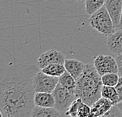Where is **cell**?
I'll use <instances>...</instances> for the list:
<instances>
[{"label": "cell", "instance_id": "cell-1", "mask_svg": "<svg viewBox=\"0 0 122 117\" xmlns=\"http://www.w3.org/2000/svg\"><path fill=\"white\" fill-rule=\"evenodd\" d=\"M39 70L38 65H17L2 69L0 117L30 116L35 106L33 79Z\"/></svg>", "mask_w": 122, "mask_h": 117}, {"label": "cell", "instance_id": "cell-2", "mask_svg": "<svg viewBox=\"0 0 122 117\" xmlns=\"http://www.w3.org/2000/svg\"><path fill=\"white\" fill-rule=\"evenodd\" d=\"M101 76L92 64H85L82 74L76 79L75 94L85 103L92 106L100 98L102 87Z\"/></svg>", "mask_w": 122, "mask_h": 117}, {"label": "cell", "instance_id": "cell-3", "mask_svg": "<svg viewBox=\"0 0 122 117\" xmlns=\"http://www.w3.org/2000/svg\"><path fill=\"white\" fill-rule=\"evenodd\" d=\"M89 23L94 29L106 37H109L116 32L113 21L105 6L91 15Z\"/></svg>", "mask_w": 122, "mask_h": 117}, {"label": "cell", "instance_id": "cell-4", "mask_svg": "<svg viewBox=\"0 0 122 117\" xmlns=\"http://www.w3.org/2000/svg\"><path fill=\"white\" fill-rule=\"evenodd\" d=\"M52 94L56 101L55 108L66 116V111L71 106L72 102L77 98L75 90L67 89L58 83L56 87L52 92Z\"/></svg>", "mask_w": 122, "mask_h": 117}, {"label": "cell", "instance_id": "cell-5", "mask_svg": "<svg viewBox=\"0 0 122 117\" xmlns=\"http://www.w3.org/2000/svg\"><path fill=\"white\" fill-rule=\"evenodd\" d=\"M59 83V77L51 76L44 73L40 69L33 79V86L35 92H49L52 93Z\"/></svg>", "mask_w": 122, "mask_h": 117}, {"label": "cell", "instance_id": "cell-6", "mask_svg": "<svg viewBox=\"0 0 122 117\" xmlns=\"http://www.w3.org/2000/svg\"><path fill=\"white\" fill-rule=\"evenodd\" d=\"M94 65L102 76V75L109 72H116L118 73V64L117 59L110 55L99 54L94 57Z\"/></svg>", "mask_w": 122, "mask_h": 117}, {"label": "cell", "instance_id": "cell-7", "mask_svg": "<svg viewBox=\"0 0 122 117\" xmlns=\"http://www.w3.org/2000/svg\"><path fill=\"white\" fill-rule=\"evenodd\" d=\"M65 60L66 58L64 57V54L62 52L57 50L56 49L52 48L42 53L40 55V57L38 58L37 65L40 69H41L51 64L59 63L64 65Z\"/></svg>", "mask_w": 122, "mask_h": 117}, {"label": "cell", "instance_id": "cell-8", "mask_svg": "<svg viewBox=\"0 0 122 117\" xmlns=\"http://www.w3.org/2000/svg\"><path fill=\"white\" fill-rule=\"evenodd\" d=\"M114 104L106 97H101L91 106V116L92 117L104 116L106 113L109 112Z\"/></svg>", "mask_w": 122, "mask_h": 117}, {"label": "cell", "instance_id": "cell-9", "mask_svg": "<svg viewBox=\"0 0 122 117\" xmlns=\"http://www.w3.org/2000/svg\"><path fill=\"white\" fill-rule=\"evenodd\" d=\"M104 6L111 17L116 29H117L122 11V0H106Z\"/></svg>", "mask_w": 122, "mask_h": 117}, {"label": "cell", "instance_id": "cell-10", "mask_svg": "<svg viewBox=\"0 0 122 117\" xmlns=\"http://www.w3.org/2000/svg\"><path fill=\"white\" fill-rule=\"evenodd\" d=\"M107 46L116 55L122 54V30H118L110 35L107 39Z\"/></svg>", "mask_w": 122, "mask_h": 117}, {"label": "cell", "instance_id": "cell-11", "mask_svg": "<svg viewBox=\"0 0 122 117\" xmlns=\"http://www.w3.org/2000/svg\"><path fill=\"white\" fill-rule=\"evenodd\" d=\"M34 101L35 105L40 107L52 108L56 104L53 94L49 92H35Z\"/></svg>", "mask_w": 122, "mask_h": 117}, {"label": "cell", "instance_id": "cell-12", "mask_svg": "<svg viewBox=\"0 0 122 117\" xmlns=\"http://www.w3.org/2000/svg\"><path fill=\"white\" fill-rule=\"evenodd\" d=\"M66 71L68 72L75 79H77L85 69V64L75 59H66L64 62Z\"/></svg>", "mask_w": 122, "mask_h": 117}, {"label": "cell", "instance_id": "cell-13", "mask_svg": "<svg viewBox=\"0 0 122 117\" xmlns=\"http://www.w3.org/2000/svg\"><path fill=\"white\" fill-rule=\"evenodd\" d=\"M30 116L32 117H58L65 116L63 113L59 112L55 107L46 108L35 105L33 108Z\"/></svg>", "mask_w": 122, "mask_h": 117}, {"label": "cell", "instance_id": "cell-14", "mask_svg": "<svg viewBox=\"0 0 122 117\" xmlns=\"http://www.w3.org/2000/svg\"><path fill=\"white\" fill-rule=\"evenodd\" d=\"M44 73L49 75L51 76L54 77H60L66 72L65 66L63 64H51L49 65H47L45 68L41 69Z\"/></svg>", "mask_w": 122, "mask_h": 117}, {"label": "cell", "instance_id": "cell-15", "mask_svg": "<svg viewBox=\"0 0 122 117\" xmlns=\"http://www.w3.org/2000/svg\"><path fill=\"white\" fill-rule=\"evenodd\" d=\"M101 96L111 101L114 105H117L120 101L119 100V95L115 87L111 86H105L103 85L102 87Z\"/></svg>", "mask_w": 122, "mask_h": 117}, {"label": "cell", "instance_id": "cell-16", "mask_svg": "<svg viewBox=\"0 0 122 117\" xmlns=\"http://www.w3.org/2000/svg\"><path fill=\"white\" fill-rule=\"evenodd\" d=\"M106 0H85V11L88 14L92 15L94 13L104 6Z\"/></svg>", "mask_w": 122, "mask_h": 117}, {"label": "cell", "instance_id": "cell-17", "mask_svg": "<svg viewBox=\"0 0 122 117\" xmlns=\"http://www.w3.org/2000/svg\"><path fill=\"white\" fill-rule=\"evenodd\" d=\"M59 83L66 88L75 90L76 79L68 72L66 71L62 76L59 77Z\"/></svg>", "mask_w": 122, "mask_h": 117}, {"label": "cell", "instance_id": "cell-18", "mask_svg": "<svg viewBox=\"0 0 122 117\" xmlns=\"http://www.w3.org/2000/svg\"><path fill=\"white\" fill-rule=\"evenodd\" d=\"M120 75L116 72H109L102 75L101 76L102 85L105 86H111V87H115L119 81Z\"/></svg>", "mask_w": 122, "mask_h": 117}, {"label": "cell", "instance_id": "cell-19", "mask_svg": "<svg viewBox=\"0 0 122 117\" xmlns=\"http://www.w3.org/2000/svg\"><path fill=\"white\" fill-rule=\"evenodd\" d=\"M82 101L81 98L77 97L74 101L72 102L71 106L69 107L66 112V116H71V117H77V111L80 105V103Z\"/></svg>", "mask_w": 122, "mask_h": 117}, {"label": "cell", "instance_id": "cell-20", "mask_svg": "<svg viewBox=\"0 0 122 117\" xmlns=\"http://www.w3.org/2000/svg\"><path fill=\"white\" fill-rule=\"evenodd\" d=\"M91 116V106L84 101L80 103L78 111H77V117H88Z\"/></svg>", "mask_w": 122, "mask_h": 117}, {"label": "cell", "instance_id": "cell-21", "mask_svg": "<svg viewBox=\"0 0 122 117\" xmlns=\"http://www.w3.org/2000/svg\"><path fill=\"white\" fill-rule=\"evenodd\" d=\"M104 116H122V113L117 105H114Z\"/></svg>", "mask_w": 122, "mask_h": 117}, {"label": "cell", "instance_id": "cell-22", "mask_svg": "<svg viewBox=\"0 0 122 117\" xmlns=\"http://www.w3.org/2000/svg\"><path fill=\"white\" fill-rule=\"evenodd\" d=\"M115 87L118 93L119 100H120V101H122V76H120L119 81L117 83V84L115 86Z\"/></svg>", "mask_w": 122, "mask_h": 117}, {"label": "cell", "instance_id": "cell-23", "mask_svg": "<svg viewBox=\"0 0 122 117\" xmlns=\"http://www.w3.org/2000/svg\"><path fill=\"white\" fill-rule=\"evenodd\" d=\"M118 64V73L120 76H122V54L121 55H117V57H116Z\"/></svg>", "mask_w": 122, "mask_h": 117}, {"label": "cell", "instance_id": "cell-24", "mask_svg": "<svg viewBox=\"0 0 122 117\" xmlns=\"http://www.w3.org/2000/svg\"><path fill=\"white\" fill-rule=\"evenodd\" d=\"M118 30H122V11H121V20H120V24L117 28Z\"/></svg>", "mask_w": 122, "mask_h": 117}, {"label": "cell", "instance_id": "cell-25", "mask_svg": "<svg viewBox=\"0 0 122 117\" xmlns=\"http://www.w3.org/2000/svg\"><path fill=\"white\" fill-rule=\"evenodd\" d=\"M116 105H117V106L118 107V108H119V109H120V111H121V113H122V101H119V102L117 103V104Z\"/></svg>", "mask_w": 122, "mask_h": 117}, {"label": "cell", "instance_id": "cell-26", "mask_svg": "<svg viewBox=\"0 0 122 117\" xmlns=\"http://www.w3.org/2000/svg\"><path fill=\"white\" fill-rule=\"evenodd\" d=\"M75 1L77 2H79V3H82V2H85V0H75Z\"/></svg>", "mask_w": 122, "mask_h": 117}]
</instances>
